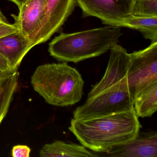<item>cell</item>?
<instances>
[{
    "mask_svg": "<svg viewBox=\"0 0 157 157\" xmlns=\"http://www.w3.org/2000/svg\"><path fill=\"white\" fill-rule=\"evenodd\" d=\"M141 128L133 108L87 120L72 118L68 128L82 145L94 152L102 153L135 138Z\"/></svg>",
    "mask_w": 157,
    "mask_h": 157,
    "instance_id": "1",
    "label": "cell"
},
{
    "mask_svg": "<svg viewBox=\"0 0 157 157\" xmlns=\"http://www.w3.org/2000/svg\"><path fill=\"white\" fill-rule=\"evenodd\" d=\"M122 35L120 27L111 26L62 33L49 43L48 52L58 61L77 63L110 50Z\"/></svg>",
    "mask_w": 157,
    "mask_h": 157,
    "instance_id": "2",
    "label": "cell"
},
{
    "mask_svg": "<svg viewBox=\"0 0 157 157\" xmlns=\"http://www.w3.org/2000/svg\"><path fill=\"white\" fill-rule=\"evenodd\" d=\"M31 82L47 103L55 106L73 105L83 95L84 82L81 75L67 62L39 66L32 75Z\"/></svg>",
    "mask_w": 157,
    "mask_h": 157,
    "instance_id": "3",
    "label": "cell"
},
{
    "mask_svg": "<svg viewBox=\"0 0 157 157\" xmlns=\"http://www.w3.org/2000/svg\"><path fill=\"white\" fill-rule=\"evenodd\" d=\"M134 108V98L127 79L87 99L73 111V118L87 120L129 111Z\"/></svg>",
    "mask_w": 157,
    "mask_h": 157,
    "instance_id": "4",
    "label": "cell"
},
{
    "mask_svg": "<svg viewBox=\"0 0 157 157\" xmlns=\"http://www.w3.org/2000/svg\"><path fill=\"white\" fill-rule=\"evenodd\" d=\"M127 74L128 89L133 98L143 88L157 80V42L143 50L129 54Z\"/></svg>",
    "mask_w": 157,
    "mask_h": 157,
    "instance_id": "5",
    "label": "cell"
},
{
    "mask_svg": "<svg viewBox=\"0 0 157 157\" xmlns=\"http://www.w3.org/2000/svg\"><path fill=\"white\" fill-rule=\"evenodd\" d=\"M136 0H76L83 17H95L104 24L120 27L132 17Z\"/></svg>",
    "mask_w": 157,
    "mask_h": 157,
    "instance_id": "6",
    "label": "cell"
},
{
    "mask_svg": "<svg viewBox=\"0 0 157 157\" xmlns=\"http://www.w3.org/2000/svg\"><path fill=\"white\" fill-rule=\"evenodd\" d=\"M46 3L43 21L28 37L32 48L46 42L58 32L77 5L76 0H46Z\"/></svg>",
    "mask_w": 157,
    "mask_h": 157,
    "instance_id": "7",
    "label": "cell"
},
{
    "mask_svg": "<svg viewBox=\"0 0 157 157\" xmlns=\"http://www.w3.org/2000/svg\"><path fill=\"white\" fill-rule=\"evenodd\" d=\"M110 58L105 73L101 80L93 86L88 94L87 99L127 79L130 66V55L125 48L117 44L110 49Z\"/></svg>",
    "mask_w": 157,
    "mask_h": 157,
    "instance_id": "8",
    "label": "cell"
},
{
    "mask_svg": "<svg viewBox=\"0 0 157 157\" xmlns=\"http://www.w3.org/2000/svg\"><path fill=\"white\" fill-rule=\"evenodd\" d=\"M102 154L109 157H157V132H139L132 140L115 146Z\"/></svg>",
    "mask_w": 157,
    "mask_h": 157,
    "instance_id": "9",
    "label": "cell"
},
{
    "mask_svg": "<svg viewBox=\"0 0 157 157\" xmlns=\"http://www.w3.org/2000/svg\"><path fill=\"white\" fill-rule=\"evenodd\" d=\"M46 6V0H28L19 9L18 15L12 14L19 32L28 37L43 21Z\"/></svg>",
    "mask_w": 157,
    "mask_h": 157,
    "instance_id": "10",
    "label": "cell"
},
{
    "mask_svg": "<svg viewBox=\"0 0 157 157\" xmlns=\"http://www.w3.org/2000/svg\"><path fill=\"white\" fill-rule=\"evenodd\" d=\"M32 48L30 39L19 31L0 37V54L8 60L12 70L18 71Z\"/></svg>",
    "mask_w": 157,
    "mask_h": 157,
    "instance_id": "11",
    "label": "cell"
},
{
    "mask_svg": "<svg viewBox=\"0 0 157 157\" xmlns=\"http://www.w3.org/2000/svg\"><path fill=\"white\" fill-rule=\"evenodd\" d=\"M41 157H95L99 155L82 145L57 140L44 145L39 151Z\"/></svg>",
    "mask_w": 157,
    "mask_h": 157,
    "instance_id": "12",
    "label": "cell"
},
{
    "mask_svg": "<svg viewBox=\"0 0 157 157\" xmlns=\"http://www.w3.org/2000/svg\"><path fill=\"white\" fill-rule=\"evenodd\" d=\"M134 108L138 117H151L157 110V80L145 86L134 98Z\"/></svg>",
    "mask_w": 157,
    "mask_h": 157,
    "instance_id": "13",
    "label": "cell"
},
{
    "mask_svg": "<svg viewBox=\"0 0 157 157\" xmlns=\"http://www.w3.org/2000/svg\"><path fill=\"white\" fill-rule=\"evenodd\" d=\"M120 27L137 30L146 39L150 40L151 43L157 42V17L132 16L123 22Z\"/></svg>",
    "mask_w": 157,
    "mask_h": 157,
    "instance_id": "14",
    "label": "cell"
},
{
    "mask_svg": "<svg viewBox=\"0 0 157 157\" xmlns=\"http://www.w3.org/2000/svg\"><path fill=\"white\" fill-rule=\"evenodd\" d=\"M19 77L18 71L7 76L0 92V124L9 111L13 95L17 90Z\"/></svg>",
    "mask_w": 157,
    "mask_h": 157,
    "instance_id": "15",
    "label": "cell"
},
{
    "mask_svg": "<svg viewBox=\"0 0 157 157\" xmlns=\"http://www.w3.org/2000/svg\"><path fill=\"white\" fill-rule=\"evenodd\" d=\"M132 16L157 17V0H136L132 10Z\"/></svg>",
    "mask_w": 157,
    "mask_h": 157,
    "instance_id": "16",
    "label": "cell"
},
{
    "mask_svg": "<svg viewBox=\"0 0 157 157\" xmlns=\"http://www.w3.org/2000/svg\"><path fill=\"white\" fill-rule=\"evenodd\" d=\"M31 151L30 148L26 145H16L13 147L12 156L13 157H29Z\"/></svg>",
    "mask_w": 157,
    "mask_h": 157,
    "instance_id": "17",
    "label": "cell"
},
{
    "mask_svg": "<svg viewBox=\"0 0 157 157\" xmlns=\"http://www.w3.org/2000/svg\"><path fill=\"white\" fill-rule=\"evenodd\" d=\"M19 31L14 24H11L8 21L0 22V37Z\"/></svg>",
    "mask_w": 157,
    "mask_h": 157,
    "instance_id": "18",
    "label": "cell"
},
{
    "mask_svg": "<svg viewBox=\"0 0 157 157\" xmlns=\"http://www.w3.org/2000/svg\"><path fill=\"white\" fill-rule=\"evenodd\" d=\"M0 71L3 72L14 71L12 70L8 60L0 54Z\"/></svg>",
    "mask_w": 157,
    "mask_h": 157,
    "instance_id": "19",
    "label": "cell"
},
{
    "mask_svg": "<svg viewBox=\"0 0 157 157\" xmlns=\"http://www.w3.org/2000/svg\"><path fill=\"white\" fill-rule=\"evenodd\" d=\"M17 5L19 9H20L22 5L28 0H10Z\"/></svg>",
    "mask_w": 157,
    "mask_h": 157,
    "instance_id": "20",
    "label": "cell"
},
{
    "mask_svg": "<svg viewBox=\"0 0 157 157\" xmlns=\"http://www.w3.org/2000/svg\"><path fill=\"white\" fill-rule=\"evenodd\" d=\"M15 71H8V72H3V71H0V78L8 76V75H10V74H11V73H12L13 72Z\"/></svg>",
    "mask_w": 157,
    "mask_h": 157,
    "instance_id": "21",
    "label": "cell"
},
{
    "mask_svg": "<svg viewBox=\"0 0 157 157\" xmlns=\"http://www.w3.org/2000/svg\"><path fill=\"white\" fill-rule=\"evenodd\" d=\"M7 76H5V77L0 78V92L1 91L2 89V86H3V84H4V82H5V78H6Z\"/></svg>",
    "mask_w": 157,
    "mask_h": 157,
    "instance_id": "22",
    "label": "cell"
},
{
    "mask_svg": "<svg viewBox=\"0 0 157 157\" xmlns=\"http://www.w3.org/2000/svg\"><path fill=\"white\" fill-rule=\"evenodd\" d=\"M2 21H7V20L0 10V22Z\"/></svg>",
    "mask_w": 157,
    "mask_h": 157,
    "instance_id": "23",
    "label": "cell"
}]
</instances>
